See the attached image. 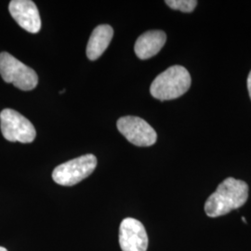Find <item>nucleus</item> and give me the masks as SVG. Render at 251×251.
Instances as JSON below:
<instances>
[{
    "label": "nucleus",
    "mask_w": 251,
    "mask_h": 251,
    "mask_svg": "<svg viewBox=\"0 0 251 251\" xmlns=\"http://www.w3.org/2000/svg\"><path fill=\"white\" fill-rule=\"evenodd\" d=\"M0 251H8L5 248H3V247H0Z\"/></svg>",
    "instance_id": "ddd939ff"
},
{
    "label": "nucleus",
    "mask_w": 251,
    "mask_h": 251,
    "mask_svg": "<svg viewBox=\"0 0 251 251\" xmlns=\"http://www.w3.org/2000/svg\"><path fill=\"white\" fill-rule=\"evenodd\" d=\"M0 127L4 138L12 143L30 144L36 139L34 125L26 117L12 109H4L0 113Z\"/></svg>",
    "instance_id": "39448f33"
},
{
    "label": "nucleus",
    "mask_w": 251,
    "mask_h": 251,
    "mask_svg": "<svg viewBox=\"0 0 251 251\" xmlns=\"http://www.w3.org/2000/svg\"><path fill=\"white\" fill-rule=\"evenodd\" d=\"M166 4L172 9L190 13L198 6L197 0H167Z\"/></svg>",
    "instance_id": "9b49d317"
},
{
    "label": "nucleus",
    "mask_w": 251,
    "mask_h": 251,
    "mask_svg": "<svg viewBox=\"0 0 251 251\" xmlns=\"http://www.w3.org/2000/svg\"><path fill=\"white\" fill-rule=\"evenodd\" d=\"M242 222L244 224H247V221H246V218L242 217Z\"/></svg>",
    "instance_id": "4468645a"
},
{
    "label": "nucleus",
    "mask_w": 251,
    "mask_h": 251,
    "mask_svg": "<svg viewBox=\"0 0 251 251\" xmlns=\"http://www.w3.org/2000/svg\"><path fill=\"white\" fill-rule=\"evenodd\" d=\"M167 40L166 34L160 30L148 31L140 36L135 43V53L141 60H147L161 50Z\"/></svg>",
    "instance_id": "1a4fd4ad"
},
{
    "label": "nucleus",
    "mask_w": 251,
    "mask_h": 251,
    "mask_svg": "<svg viewBox=\"0 0 251 251\" xmlns=\"http://www.w3.org/2000/svg\"><path fill=\"white\" fill-rule=\"evenodd\" d=\"M114 36L113 28L108 25H101L96 27L87 46V56L91 61L99 59L105 51Z\"/></svg>",
    "instance_id": "9d476101"
},
{
    "label": "nucleus",
    "mask_w": 251,
    "mask_h": 251,
    "mask_svg": "<svg viewBox=\"0 0 251 251\" xmlns=\"http://www.w3.org/2000/svg\"><path fill=\"white\" fill-rule=\"evenodd\" d=\"M119 245L122 251H146L148 235L144 225L133 218H126L119 227Z\"/></svg>",
    "instance_id": "0eeeda50"
},
{
    "label": "nucleus",
    "mask_w": 251,
    "mask_h": 251,
    "mask_svg": "<svg viewBox=\"0 0 251 251\" xmlns=\"http://www.w3.org/2000/svg\"><path fill=\"white\" fill-rule=\"evenodd\" d=\"M248 89H249V92H250V97L251 99V71L249 75V77H248Z\"/></svg>",
    "instance_id": "f8f14e48"
},
{
    "label": "nucleus",
    "mask_w": 251,
    "mask_h": 251,
    "mask_svg": "<svg viewBox=\"0 0 251 251\" xmlns=\"http://www.w3.org/2000/svg\"><path fill=\"white\" fill-rule=\"evenodd\" d=\"M249 198V185L240 179L227 178L221 182L205 204L206 215L211 218L226 215L244 206Z\"/></svg>",
    "instance_id": "f257e3e1"
},
{
    "label": "nucleus",
    "mask_w": 251,
    "mask_h": 251,
    "mask_svg": "<svg viewBox=\"0 0 251 251\" xmlns=\"http://www.w3.org/2000/svg\"><path fill=\"white\" fill-rule=\"evenodd\" d=\"M117 126L120 133L136 146L147 147L156 142L157 135L155 130L141 117H121L117 120Z\"/></svg>",
    "instance_id": "423d86ee"
},
{
    "label": "nucleus",
    "mask_w": 251,
    "mask_h": 251,
    "mask_svg": "<svg viewBox=\"0 0 251 251\" xmlns=\"http://www.w3.org/2000/svg\"><path fill=\"white\" fill-rule=\"evenodd\" d=\"M0 75L5 82L22 90H34L38 83L36 73L8 52L0 53Z\"/></svg>",
    "instance_id": "7ed1b4c3"
},
{
    "label": "nucleus",
    "mask_w": 251,
    "mask_h": 251,
    "mask_svg": "<svg viewBox=\"0 0 251 251\" xmlns=\"http://www.w3.org/2000/svg\"><path fill=\"white\" fill-rule=\"evenodd\" d=\"M9 13L20 26L31 34L41 29V19L36 4L31 0H12L9 6Z\"/></svg>",
    "instance_id": "6e6552de"
},
{
    "label": "nucleus",
    "mask_w": 251,
    "mask_h": 251,
    "mask_svg": "<svg viewBox=\"0 0 251 251\" xmlns=\"http://www.w3.org/2000/svg\"><path fill=\"white\" fill-rule=\"evenodd\" d=\"M97 167V158L89 153L65 162L52 172L54 181L63 186H73L88 178Z\"/></svg>",
    "instance_id": "20e7f679"
},
{
    "label": "nucleus",
    "mask_w": 251,
    "mask_h": 251,
    "mask_svg": "<svg viewBox=\"0 0 251 251\" xmlns=\"http://www.w3.org/2000/svg\"><path fill=\"white\" fill-rule=\"evenodd\" d=\"M191 82V75L186 68L173 65L154 78L150 92L153 98L160 100L177 99L188 91Z\"/></svg>",
    "instance_id": "f03ea898"
}]
</instances>
